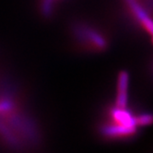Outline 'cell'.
<instances>
[{"mask_svg": "<svg viewBox=\"0 0 153 153\" xmlns=\"http://www.w3.org/2000/svg\"><path fill=\"white\" fill-rule=\"evenodd\" d=\"M128 85V75L126 71H122L118 77L117 95L116 100V105L119 108H125L127 105Z\"/></svg>", "mask_w": 153, "mask_h": 153, "instance_id": "obj_1", "label": "cell"}, {"mask_svg": "<svg viewBox=\"0 0 153 153\" xmlns=\"http://www.w3.org/2000/svg\"><path fill=\"white\" fill-rule=\"evenodd\" d=\"M111 116H112L115 122L117 123V124L136 128L134 117L130 114V112H128L127 110H125V108L117 107V109H114L112 111Z\"/></svg>", "mask_w": 153, "mask_h": 153, "instance_id": "obj_2", "label": "cell"}, {"mask_svg": "<svg viewBox=\"0 0 153 153\" xmlns=\"http://www.w3.org/2000/svg\"><path fill=\"white\" fill-rule=\"evenodd\" d=\"M102 132L105 135L111 137L128 135L135 132V127H128L121 124L110 125L105 127Z\"/></svg>", "mask_w": 153, "mask_h": 153, "instance_id": "obj_3", "label": "cell"}, {"mask_svg": "<svg viewBox=\"0 0 153 153\" xmlns=\"http://www.w3.org/2000/svg\"><path fill=\"white\" fill-rule=\"evenodd\" d=\"M131 5L132 9H133V10L134 12L135 16L141 22L143 26L149 32L150 34H152V22L151 21V19L147 16L146 12L143 10L142 8L140 6H139L135 3H132Z\"/></svg>", "mask_w": 153, "mask_h": 153, "instance_id": "obj_4", "label": "cell"}, {"mask_svg": "<svg viewBox=\"0 0 153 153\" xmlns=\"http://www.w3.org/2000/svg\"><path fill=\"white\" fill-rule=\"evenodd\" d=\"M135 119V123L137 125L140 126H145L147 125V124H150L152 121V116L151 115H141L138 117H134Z\"/></svg>", "mask_w": 153, "mask_h": 153, "instance_id": "obj_5", "label": "cell"}, {"mask_svg": "<svg viewBox=\"0 0 153 153\" xmlns=\"http://www.w3.org/2000/svg\"><path fill=\"white\" fill-rule=\"evenodd\" d=\"M10 108V106L7 102H0V112L1 111H6Z\"/></svg>", "mask_w": 153, "mask_h": 153, "instance_id": "obj_6", "label": "cell"}]
</instances>
